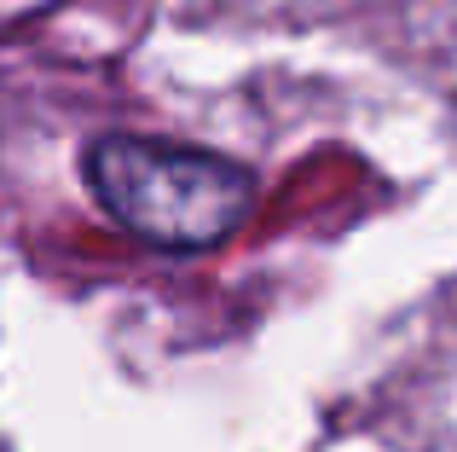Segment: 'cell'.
Returning a JSON list of instances; mask_svg holds the SVG:
<instances>
[{"label":"cell","mask_w":457,"mask_h":452,"mask_svg":"<svg viewBox=\"0 0 457 452\" xmlns=\"http://www.w3.org/2000/svg\"><path fill=\"white\" fill-rule=\"evenodd\" d=\"M87 180L99 204L156 249H209L255 204V180L237 163L134 134L99 139L87 151Z\"/></svg>","instance_id":"obj_1"}]
</instances>
